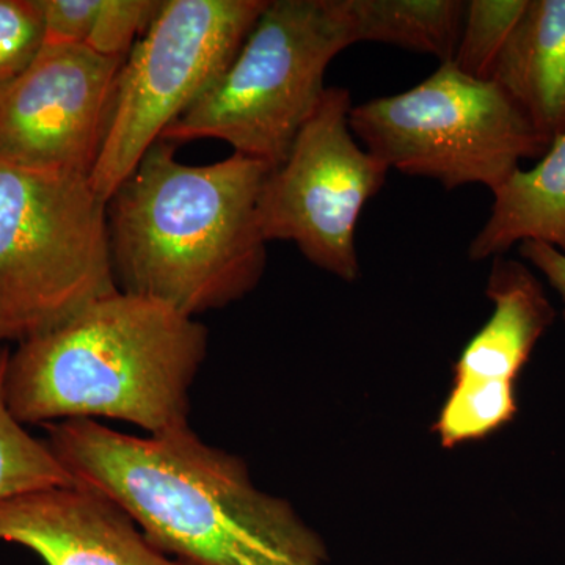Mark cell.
I'll list each match as a JSON object with an SVG mask.
<instances>
[{"instance_id": "cell-6", "label": "cell", "mask_w": 565, "mask_h": 565, "mask_svg": "<svg viewBox=\"0 0 565 565\" xmlns=\"http://www.w3.org/2000/svg\"><path fill=\"white\" fill-rule=\"evenodd\" d=\"M349 125L390 170L448 191L479 184L494 192L550 147L497 82L473 79L452 62L411 90L353 106Z\"/></svg>"}, {"instance_id": "cell-7", "label": "cell", "mask_w": 565, "mask_h": 565, "mask_svg": "<svg viewBox=\"0 0 565 565\" xmlns=\"http://www.w3.org/2000/svg\"><path fill=\"white\" fill-rule=\"evenodd\" d=\"M266 6L267 0H163L118 76L109 128L90 174L104 202L225 73Z\"/></svg>"}, {"instance_id": "cell-13", "label": "cell", "mask_w": 565, "mask_h": 565, "mask_svg": "<svg viewBox=\"0 0 565 565\" xmlns=\"http://www.w3.org/2000/svg\"><path fill=\"white\" fill-rule=\"evenodd\" d=\"M492 193L489 218L468 248L470 259L498 258L530 241L565 255V131L534 167L516 170Z\"/></svg>"}, {"instance_id": "cell-2", "label": "cell", "mask_w": 565, "mask_h": 565, "mask_svg": "<svg viewBox=\"0 0 565 565\" xmlns=\"http://www.w3.org/2000/svg\"><path fill=\"white\" fill-rule=\"evenodd\" d=\"M270 167L234 152L185 166L159 140L107 202L118 289L182 315L222 310L262 281L258 200Z\"/></svg>"}, {"instance_id": "cell-17", "label": "cell", "mask_w": 565, "mask_h": 565, "mask_svg": "<svg viewBox=\"0 0 565 565\" xmlns=\"http://www.w3.org/2000/svg\"><path fill=\"white\" fill-rule=\"evenodd\" d=\"M530 0L465 2L462 31L452 63L467 76L492 81L494 68L525 17Z\"/></svg>"}, {"instance_id": "cell-21", "label": "cell", "mask_w": 565, "mask_h": 565, "mask_svg": "<svg viewBox=\"0 0 565 565\" xmlns=\"http://www.w3.org/2000/svg\"><path fill=\"white\" fill-rule=\"evenodd\" d=\"M520 255L533 264L552 288L559 294L565 303V255L557 248L542 243H523L519 245Z\"/></svg>"}, {"instance_id": "cell-5", "label": "cell", "mask_w": 565, "mask_h": 565, "mask_svg": "<svg viewBox=\"0 0 565 565\" xmlns=\"http://www.w3.org/2000/svg\"><path fill=\"white\" fill-rule=\"evenodd\" d=\"M107 202L84 174L0 161V334L21 341L118 292Z\"/></svg>"}, {"instance_id": "cell-14", "label": "cell", "mask_w": 565, "mask_h": 565, "mask_svg": "<svg viewBox=\"0 0 565 565\" xmlns=\"http://www.w3.org/2000/svg\"><path fill=\"white\" fill-rule=\"evenodd\" d=\"M353 43L375 41L452 62L460 31L462 0H348Z\"/></svg>"}, {"instance_id": "cell-16", "label": "cell", "mask_w": 565, "mask_h": 565, "mask_svg": "<svg viewBox=\"0 0 565 565\" xmlns=\"http://www.w3.org/2000/svg\"><path fill=\"white\" fill-rule=\"evenodd\" d=\"M516 412L515 385L452 381L434 430L444 448H456L497 433L515 418Z\"/></svg>"}, {"instance_id": "cell-11", "label": "cell", "mask_w": 565, "mask_h": 565, "mask_svg": "<svg viewBox=\"0 0 565 565\" xmlns=\"http://www.w3.org/2000/svg\"><path fill=\"white\" fill-rule=\"evenodd\" d=\"M493 311L468 341L452 381L516 385L535 344L555 321L544 286L525 263L498 256L487 281Z\"/></svg>"}, {"instance_id": "cell-1", "label": "cell", "mask_w": 565, "mask_h": 565, "mask_svg": "<svg viewBox=\"0 0 565 565\" xmlns=\"http://www.w3.org/2000/svg\"><path fill=\"white\" fill-rule=\"evenodd\" d=\"M74 484L104 494L148 541L188 565H329L321 535L259 490L241 457L191 426L134 437L95 419L46 424Z\"/></svg>"}, {"instance_id": "cell-3", "label": "cell", "mask_w": 565, "mask_h": 565, "mask_svg": "<svg viewBox=\"0 0 565 565\" xmlns=\"http://www.w3.org/2000/svg\"><path fill=\"white\" fill-rule=\"evenodd\" d=\"M206 352L196 318L118 291L9 352L7 404L24 426L106 418L172 433L191 426Z\"/></svg>"}, {"instance_id": "cell-19", "label": "cell", "mask_w": 565, "mask_h": 565, "mask_svg": "<svg viewBox=\"0 0 565 565\" xmlns=\"http://www.w3.org/2000/svg\"><path fill=\"white\" fill-rule=\"evenodd\" d=\"M163 0H102L85 46L110 58H126L150 29Z\"/></svg>"}, {"instance_id": "cell-22", "label": "cell", "mask_w": 565, "mask_h": 565, "mask_svg": "<svg viewBox=\"0 0 565 565\" xmlns=\"http://www.w3.org/2000/svg\"><path fill=\"white\" fill-rule=\"evenodd\" d=\"M3 338L2 334H0V355H2L3 352H6V349L2 348Z\"/></svg>"}, {"instance_id": "cell-9", "label": "cell", "mask_w": 565, "mask_h": 565, "mask_svg": "<svg viewBox=\"0 0 565 565\" xmlns=\"http://www.w3.org/2000/svg\"><path fill=\"white\" fill-rule=\"evenodd\" d=\"M125 61L85 44L41 47L0 92V161L90 178Z\"/></svg>"}, {"instance_id": "cell-8", "label": "cell", "mask_w": 565, "mask_h": 565, "mask_svg": "<svg viewBox=\"0 0 565 565\" xmlns=\"http://www.w3.org/2000/svg\"><path fill=\"white\" fill-rule=\"evenodd\" d=\"M352 107L345 88H327L258 200L267 243L291 241L308 262L348 282L360 275L356 223L390 172L353 136Z\"/></svg>"}, {"instance_id": "cell-4", "label": "cell", "mask_w": 565, "mask_h": 565, "mask_svg": "<svg viewBox=\"0 0 565 565\" xmlns=\"http://www.w3.org/2000/svg\"><path fill=\"white\" fill-rule=\"evenodd\" d=\"M352 44L348 0H267L228 68L161 141L217 139L277 167L321 103L330 63Z\"/></svg>"}, {"instance_id": "cell-20", "label": "cell", "mask_w": 565, "mask_h": 565, "mask_svg": "<svg viewBox=\"0 0 565 565\" xmlns=\"http://www.w3.org/2000/svg\"><path fill=\"white\" fill-rule=\"evenodd\" d=\"M102 0H41L43 46L85 44L90 36Z\"/></svg>"}, {"instance_id": "cell-10", "label": "cell", "mask_w": 565, "mask_h": 565, "mask_svg": "<svg viewBox=\"0 0 565 565\" xmlns=\"http://www.w3.org/2000/svg\"><path fill=\"white\" fill-rule=\"evenodd\" d=\"M0 542L46 565H188L156 548L120 505L77 484L2 501Z\"/></svg>"}, {"instance_id": "cell-15", "label": "cell", "mask_w": 565, "mask_h": 565, "mask_svg": "<svg viewBox=\"0 0 565 565\" xmlns=\"http://www.w3.org/2000/svg\"><path fill=\"white\" fill-rule=\"evenodd\" d=\"M7 360L6 349L0 355V503L36 490L74 484L46 440L33 437L11 414L6 397Z\"/></svg>"}, {"instance_id": "cell-12", "label": "cell", "mask_w": 565, "mask_h": 565, "mask_svg": "<svg viewBox=\"0 0 565 565\" xmlns=\"http://www.w3.org/2000/svg\"><path fill=\"white\" fill-rule=\"evenodd\" d=\"M492 81L550 143L565 131V0H530Z\"/></svg>"}, {"instance_id": "cell-18", "label": "cell", "mask_w": 565, "mask_h": 565, "mask_svg": "<svg viewBox=\"0 0 565 565\" xmlns=\"http://www.w3.org/2000/svg\"><path fill=\"white\" fill-rule=\"evenodd\" d=\"M43 35L41 0H0V92L32 65Z\"/></svg>"}]
</instances>
